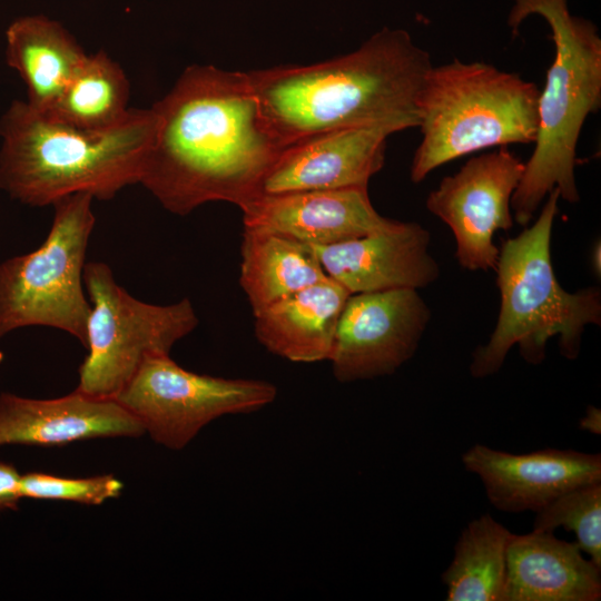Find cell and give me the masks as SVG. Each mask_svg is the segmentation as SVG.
Segmentation results:
<instances>
[{
	"mask_svg": "<svg viewBox=\"0 0 601 601\" xmlns=\"http://www.w3.org/2000/svg\"><path fill=\"white\" fill-rule=\"evenodd\" d=\"M156 131L140 183L168 211L248 201L283 148L248 72L189 66L151 107Z\"/></svg>",
	"mask_w": 601,
	"mask_h": 601,
	"instance_id": "6da1fadb",
	"label": "cell"
},
{
	"mask_svg": "<svg viewBox=\"0 0 601 601\" xmlns=\"http://www.w3.org/2000/svg\"><path fill=\"white\" fill-rule=\"evenodd\" d=\"M432 66L406 30L383 28L347 55L248 73L264 121L285 147L339 128L417 127L416 101Z\"/></svg>",
	"mask_w": 601,
	"mask_h": 601,
	"instance_id": "7a4b0ae2",
	"label": "cell"
},
{
	"mask_svg": "<svg viewBox=\"0 0 601 601\" xmlns=\"http://www.w3.org/2000/svg\"><path fill=\"white\" fill-rule=\"evenodd\" d=\"M150 109L106 129L76 127L13 100L0 118V189L30 206L88 193L109 200L139 184L156 131Z\"/></svg>",
	"mask_w": 601,
	"mask_h": 601,
	"instance_id": "3957f363",
	"label": "cell"
},
{
	"mask_svg": "<svg viewBox=\"0 0 601 601\" xmlns=\"http://www.w3.org/2000/svg\"><path fill=\"white\" fill-rule=\"evenodd\" d=\"M551 29L554 59L539 96L534 150L512 196L513 219L525 226L558 188L568 203L580 200L574 166L583 124L601 106V38L597 26L570 12L568 0H513L508 24L515 32L530 16Z\"/></svg>",
	"mask_w": 601,
	"mask_h": 601,
	"instance_id": "277c9868",
	"label": "cell"
},
{
	"mask_svg": "<svg viewBox=\"0 0 601 601\" xmlns=\"http://www.w3.org/2000/svg\"><path fill=\"white\" fill-rule=\"evenodd\" d=\"M546 197L535 223L500 248L494 269L500 312L489 342L472 355L470 373L475 378L495 374L514 345L526 363L541 364L546 343L554 336L561 355L575 359L585 326L601 324L600 289L569 293L556 279L551 235L561 199L559 189Z\"/></svg>",
	"mask_w": 601,
	"mask_h": 601,
	"instance_id": "5b68a950",
	"label": "cell"
},
{
	"mask_svg": "<svg viewBox=\"0 0 601 601\" xmlns=\"http://www.w3.org/2000/svg\"><path fill=\"white\" fill-rule=\"evenodd\" d=\"M540 90L493 65L454 59L426 73L416 101L422 132L410 178L418 184L437 167L469 154L534 142Z\"/></svg>",
	"mask_w": 601,
	"mask_h": 601,
	"instance_id": "8992f818",
	"label": "cell"
},
{
	"mask_svg": "<svg viewBox=\"0 0 601 601\" xmlns=\"http://www.w3.org/2000/svg\"><path fill=\"white\" fill-rule=\"evenodd\" d=\"M88 193L52 204L50 230L33 252L0 264V337L27 326H48L85 347L90 302L85 296L86 253L96 218Z\"/></svg>",
	"mask_w": 601,
	"mask_h": 601,
	"instance_id": "52a82bcc",
	"label": "cell"
},
{
	"mask_svg": "<svg viewBox=\"0 0 601 601\" xmlns=\"http://www.w3.org/2000/svg\"><path fill=\"white\" fill-rule=\"evenodd\" d=\"M83 285L89 296L88 354L79 367L77 391L115 398L148 355L169 354L199 319L188 298L169 305L139 300L117 284L102 262L86 263Z\"/></svg>",
	"mask_w": 601,
	"mask_h": 601,
	"instance_id": "ba28073f",
	"label": "cell"
},
{
	"mask_svg": "<svg viewBox=\"0 0 601 601\" xmlns=\"http://www.w3.org/2000/svg\"><path fill=\"white\" fill-rule=\"evenodd\" d=\"M276 396L277 388L269 382L198 374L179 366L169 354H154L145 357L114 400L156 443L181 450L214 420L258 411Z\"/></svg>",
	"mask_w": 601,
	"mask_h": 601,
	"instance_id": "9c48e42d",
	"label": "cell"
},
{
	"mask_svg": "<svg viewBox=\"0 0 601 601\" xmlns=\"http://www.w3.org/2000/svg\"><path fill=\"white\" fill-rule=\"evenodd\" d=\"M523 171L524 162L503 146L470 158L427 196L426 208L453 233L461 267L495 269L494 234L513 226L511 199Z\"/></svg>",
	"mask_w": 601,
	"mask_h": 601,
	"instance_id": "30bf717a",
	"label": "cell"
},
{
	"mask_svg": "<svg viewBox=\"0 0 601 601\" xmlns=\"http://www.w3.org/2000/svg\"><path fill=\"white\" fill-rule=\"evenodd\" d=\"M430 319L418 289L351 294L329 357L334 377L352 383L394 374L417 351Z\"/></svg>",
	"mask_w": 601,
	"mask_h": 601,
	"instance_id": "8fae6325",
	"label": "cell"
},
{
	"mask_svg": "<svg viewBox=\"0 0 601 601\" xmlns=\"http://www.w3.org/2000/svg\"><path fill=\"white\" fill-rule=\"evenodd\" d=\"M401 130L396 124L381 122L298 139L280 149L250 199L294 191L367 188L370 179L384 166L387 137Z\"/></svg>",
	"mask_w": 601,
	"mask_h": 601,
	"instance_id": "7c38bea8",
	"label": "cell"
},
{
	"mask_svg": "<svg viewBox=\"0 0 601 601\" xmlns=\"http://www.w3.org/2000/svg\"><path fill=\"white\" fill-rule=\"evenodd\" d=\"M462 463L481 480L489 502L510 513H535L569 490L601 482V455L571 449L515 454L475 444Z\"/></svg>",
	"mask_w": 601,
	"mask_h": 601,
	"instance_id": "4fadbf2b",
	"label": "cell"
},
{
	"mask_svg": "<svg viewBox=\"0 0 601 601\" xmlns=\"http://www.w3.org/2000/svg\"><path fill=\"white\" fill-rule=\"evenodd\" d=\"M427 229L396 220L388 228L326 246H312L326 275L351 294L424 288L440 276Z\"/></svg>",
	"mask_w": 601,
	"mask_h": 601,
	"instance_id": "5bb4252c",
	"label": "cell"
},
{
	"mask_svg": "<svg viewBox=\"0 0 601 601\" xmlns=\"http://www.w3.org/2000/svg\"><path fill=\"white\" fill-rule=\"evenodd\" d=\"M239 208L244 228L284 235L309 246L355 239L396 223L376 211L367 188L258 196Z\"/></svg>",
	"mask_w": 601,
	"mask_h": 601,
	"instance_id": "9a60e30c",
	"label": "cell"
},
{
	"mask_svg": "<svg viewBox=\"0 0 601 601\" xmlns=\"http://www.w3.org/2000/svg\"><path fill=\"white\" fill-rule=\"evenodd\" d=\"M142 434V424L114 398L93 397L77 390L49 400L0 394V446H62Z\"/></svg>",
	"mask_w": 601,
	"mask_h": 601,
	"instance_id": "2e32d148",
	"label": "cell"
},
{
	"mask_svg": "<svg viewBox=\"0 0 601 601\" xmlns=\"http://www.w3.org/2000/svg\"><path fill=\"white\" fill-rule=\"evenodd\" d=\"M601 568L551 532L512 534L504 601H599Z\"/></svg>",
	"mask_w": 601,
	"mask_h": 601,
	"instance_id": "e0dca14e",
	"label": "cell"
},
{
	"mask_svg": "<svg viewBox=\"0 0 601 601\" xmlns=\"http://www.w3.org/2000/svg\"><path fill=\"white\" fill-rule=\"evenodd\" d=\"M349 295L328 277L253 314L255 337L272 354L290 362L329 361Z\"/></svg>",
	"mask_w": 601,
	"mask_h": 601,
	"instance_id": "ac0fdd59",
	"label": "cell"
},
{
	"mask_svg": "<svg viewBox=\"0 0 601 601\" xmlns=\"http://www.w3.org/2000/svg\"><path fill=\"white\" fill-rule=\"evenodd\" d=\"M63 26L43 14L16 18L6 30V60L27 87V102L39 111L59 99L86 58Z\"/></svg>",
	"mask_w": 601,
	"mask_h": 601,
	"instance_id": "d6986e66",
	"label": "cell"
},
{
	"mask_svg": "<svg viewBox=\"0 0 601 601\" xmlns=\"http://www.w3.org/2000/svg\"><path fill=\"white\" fill-rule=\"evenodd\" d=\"M239 285L253 314L328 278L312 246L244 228Z\"/></svg>",
	"mask_w": 601,
	"mask_h": 601,
	"instance_id": "ffe728a7",
	"label": "cell"
},
{
	"mask_svg": "<svg viewBox=\"0 0 601 601\" xmlns=\"http://www.w3.org/2000/svg\"><path fill=\"white\" fill-rule=\"evenodd\" d=\"M512 534L490 514L475 518L463 529L442 573L447 601H504Z\"/></svg>",
	"mask_w": 601,
	"mask_h": 601,
	"instance_id": "44dd1931",
	"label": "cell"
},
{
	"mask_svg": "<svg viewBox=\"0 0 601 601\" xmlns=\"http://www.w3.org/2000/svg\"><path fill=\"white\" fill-rule=\"evenodd\" d=\"M128 99L124 70L100 50L86 56L59 99L41 112L76 127L106 129L126 117Z\"/></svg>",
	"mask_w": 601,
	"mask_h": 601,
	"instance_id": "7402d4cb",
	"label": "cell"
},
{
	"mask_svg": "<svg viewBox=\"0 0 601 601\" xmlns=\"http://www.w3.org/2000/svg\"><path fill=\"white\" fill-rule=\"evenodd\" d=\"M571 531L574 543L601 568V482L569 490L535 512L533 531Z\"/></svg>",
	"mask_w": 601,
	"mask_h": 601,
	"instance_id": "603a6c76",
	"label": "cell"
},
{
	"mask_svg": "<svg viewBox=\"0 0 601 601\" xmlns=\"http://www.w3.org/2000/svg\"><path fill=\"white\" fill-rule=\"evenodd\" d=\"M122 489V482L111 474L63 477L31 472L21 476V496L35 500L100 505L107 500L118 497Z\"/></svg>",
	"mask_w": 601,
	"mask_h": 601,
	"instance_id": "cb8c5ba5",
	"label": "cell"
},
{
	"mask_svg": "<svg viewBox=\"0 0 601 601\" xmlns=\"http://www.w3.org/2000/svg\"><path fill=\"white\" fill-rule=\"evenodd\" d=\"M21 476L13 465L0 462V511L18 506L22 499Z\"/></svg>",
	"mask_w": 601,
	"mask_h": 601,
	"instance_id": "d4e9b609",
	"label": "cell"
},
{
	"mask_svg": "<svg viewBox=\"0 0 601 601\" xmlns=\"http://www.w3.org/2000/svg\"><path fill=\"white\" fill-rule=\"evenodd\" d=\"M579 427L592 434H601V411L600 408L590 405L585 415L580 420Z\"/></svg>",
	"mask_w": 601,
	"mask_h": 601,
	"instance_id": "484cf974",
	"label": "cell"
},
{
	"mask_svg": "<svg viewBox=\"0 0 601 601\" xmlns=\"http://www.w3.org/2000/svg\"><path fill=\"white\" fill-rule=\"evenodd\" d=\"M593 266L595 268V273H598V275L600 274V246H595L594 248V252H593Z\"/></svg>",
	"mask_w": 601,
	"mask_h": 601,
	"instance_id": "4316f807",
	"label": "cell"
}]
</instances>
